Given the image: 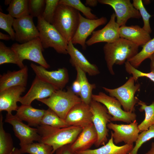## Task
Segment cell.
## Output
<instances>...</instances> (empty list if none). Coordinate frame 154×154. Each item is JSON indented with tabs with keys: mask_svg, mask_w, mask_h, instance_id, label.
<instances>
[{
	"mask_svg": "<svg viewBox=\"0 0 154 154\" xmlns=\"http://www.w3.org/2000/svg\"><path fill=\"white\" fill-rule=\"evenodd\" d=\"M37 128L40 137L39 142L52 146L53 154L59 147L72 143L83 129L78 126H70L57 128L42 124H40Z\"/></svg>",
	"mask_w": 154,
	"mask_h": 154,
	"instance_id": "cell-1",
	"label": "cell"
},
{
	"mask_svg": "<svg viewBox=\"0 0 154 154\" xmlns=\"http://www.w3.org/2000/svg\"><path fill=\"white\" fill-rule=\"evenodd\" d=\"M139 46L123 38L106 43L103 47L104 58L110 73L114 75V64L121 65L138 53Z\"/></svg>",
	"mask_w": 154,
	"mask_h": 154,
	"instance_id": "cell-2",
	"label": "cell"
},
{
	"mask_svg": "<svg viewBox=\"0 0 154 154\" xmlns=\"http://www.w3.org/2000/svg\"><path fill=\"white\" fill-rule=\"evenodd\" d=\"M80 13L71 6L58 4L54 13L52 25L68 42L77 29Z\"/></svg>",
	"mask_w": 154,
	"mask_h": 154,
	"instance_id": "cell-3",
	"label": "cell"
},
{
	"mask_svg": "<svg viewBox=\"0 0 154 154\" xmlns=\"http://www.w3.org/2000/svg\"><path fill=\"white\" fill-rule=\"evenodd\" d=\"M37 100L46 105L64 120L71 108L82 102L80 97L73 92L71 88H68L66 91L56 90L49 97Z\"/></svg>",
	"mask_w": 154,
	"mask_h": 154,
	"instance_id": "cell-4",
	"label": "cell"
},
{
	"mask_svg": "<svg viewBox=\"0 0 154 154\" xmlns=\"http://www.w3.org/2000/svg\"><path fill=\"white\" fill-rule=\"evenodd\" d=\"M37 27L44 48H52L59 54H68L67 49L68 42L52 24L45 21L41 16L37 17Z\"/></svg>",
	"mask_w": 154,
	"mask_h": 154,
	"instance_id": "cell-5",
	"label": "cell"
},
{
	"mask_svg": "<svg viewBox=\"0 0 154 154\" xmlns=\"http://www.w3.org/2000/svg\"><path fill=\"white\" fill-rule=\"evenodd\" d=\"M135 82L134 78L131 76L123 85L119 87L114 89L105 87L102 88L109 96L115 98L119 101L124 111L133 112L135 106L139 100L135 95L140 87V84H135Z\"/></svg>",
	"mask_w": 154,
	"mask_h": 154,
	"instance_id": "cell-6",
	"label": "cell"
},
{
	"mask_svg": "<svg viewBox=\"0 0 154 154\" xmlns=\"http://www.w3.org/2000/svg\"><path fill=\"white\" fill-rule=\"evenodd\" d=\"M90 106L92 114V122L98 134L97 141L94 145L98 147L108 141L109 130L107 125L111 122L112 116L106 107L98 102L92 100Z\"/></svg>",
	"mask_w": 154,
	"mask_h": 154,
	"instance_id": "cell-7",
	"label": "cell"
},
{
	"mask_svg": "<svg viewBox=\"0 0 154 154\" xmlns=\"http://www.w3.org/2000/svg\"><path fill=\"white\" fill-rule=\"evenodd\" d=\"M11 47L16 52L20 60L23 62L28 60L39 64L46 69L50 67L44 59L42 52L44 50L39 37L23 44L15 43Z\"/></svg>",
	"mask_w": 154,
	"mask_h": 154,
	"instance_id": "cell-8",
	"label": "cell"
},
{
	"mask_svg": "<svg viewBox=\"0 0 154 154\" xmlns=\"http://www.w3.org/2000/svg\"><path fill=\"white\" fill-rule=\"evenodd\" d=\"M92 100L103 104L111 116V121H120L130 123L136 120L137 115L134 112H127L121 108V104L114 97L102 92L93 94Z\"/></svg>",
	"mask_w": 154,
	"mask_h": 154,
	"instance_id": "cell-9",
	"label": "cell"
},
{
	"mask_svg": "<svg viewBox=\"0 0 154 154\" xmlns=\"http://www.w3.org/2000/svg\"><path fill=\"white\" fill-rule=\"evenodd\" d=\"M5 121L12 126L15 135L20 141V145L29 144L35 141H40V137L37 128H32L25 124L15 115L7 113Z\"/></svg>",
	"mask_w": 154,
	"mask_h": 154,
	"instance_id": "cell-10",
	"label": "cell"
},
{
	"mask_svg": "<svg viewBox=\"0 0 154 154\" xmlns=\"http://www.w3.org/2000/svg\"><path fill=\"white\" fill-rule=\"evenodd\" d=\"M98 3L111 7L114 10L116 22L120 27L125 25L130 18L139 19L141 17L138 10L129 0H98Z\"/></svg>",
	"mask_w": 154,
	"mask_h": 154,
	"instance_id": "cell-11",
	"label": "cell"
},
{
	"mask_svg": "<svg viewBox=\"0 0 154 154\" xmlns=\"http://www.w3.org/2000/svg\"><path fill=\"white\" fill-rule=\"evenodd\" d=\"M107 127L113 131H111V135L115 144L122 142L125 144H133L140 132L136 120L128 124H118L110 122L107 124Z\"/></svg>",
	"mask_w": 154,
	"mask_h": 154,
	"instance_id": "cell-12",
	"label": "cell"
},
{
	"mask_svg": "<svg viewBox=\"0 0 154 154\" xmlns=\"http://www.w3.org/2000/svg\"><path fill=\"white\" fill-rule=\"evenodd\" d=\"M107 21V18L102 17L95 19H90L84 17L80 13L79 21L76 31L71 41L74 44L80 45L84 50H86V39L99 26L104 25Z\"/></svg>",
	"mask_w": 154,
	"mask_h": 154,
	"instance_id": "cell-13",
	"label": "cell"
},
{
	"mask_svg": "<svg viewBox=\"0 0 154 154\" xmlns=\"http://www.w3.org/2000/svg\"><path fill=\"white\" fill-rule=\"evenodd\" d=\"M58 90L53 85L36 76L30 88L25 95L20 97L19 102L21 104L31 105L35 100L48 98Z\"/></svg>",
	"mask_w": 154,
	"mask_h": 154,
	"instance_id": "cell-14",
	"label": "cell"
},
{
	"mask_svg": "<svg viewBox=\"0 0 154 154\" xmlns=\"http://www.w3.org/2000/svg\"><path fill=\"white\" fill-rule=\"evenodd\" d=\"M33 17L28 15L15 19L13 27L15 31V40L20 44L39 37V32L35 25Z\"/></svg>",
	"mask_w": 154,
	"mask_h": 154,
	"instance_id": "cell-15",
	"label": "cell"
},
{
	"mask_svg": "<svg viewBox=\"0 0 154 154\" xmlns=\"http://www.w3.org/2000/svg\"><path fill=\"white\" fill-rule=\"evenodd\" d=\"M116 15L113 13L111 15L109 21L104 27L93 32L91 37L86 40V45L89 46L100 42L111 43L119 39L120 27L116 22Z\"/></svg>",
	"mask_w": 154,
	"mask_h": 154,
	"instance_id": "cell-16",
	"label": "cell"
},
{
	"mask_svg": "<svg viewBox=\"0 0 154 154\" xmlns=\"http://www.w3.org/2000/svg\"><path fill=\"white\" fill-rule=\"evenodd\" d=\"M30 66L36 76L53 85L58 90H62L68 82V72L65 68L49 71L44 67L33 63L31 64Z\"/></svg>",
	"mask_w": 154,
	"mask_h": 154,
	"instance_id": "cell-17",
	"label": "cell"
},
{
	"mask_svg": "<svg viewBox=\"0 0 154 154\" xmlns=\"http://www.w3.org/2000/svg\"><path fill=\"white\" fill-rule=\"evenodd\" d=\"M92 117L90 105L81 102L71 108L67 114L65 120L69 126L83 128L92 123Z\"/></svg>",
	"mask_w": 154,
	"mask_h": 154,
	"instance_id": "cell-18",
	"label": "cell"
},
{
	"mask_svg": "<svg viewBox=\"0 0 154 154\" xmlns=\"http://www.w3.org/2000/svg\"><path fill=\"white\" fill-rule=\"evenodd\" d=\"M67 51L70 56V63L72 66L79 67L89 76H94L100 73L97 66L90 63L83 54L74 46L71 41L68 42Z\"/></svg>",
	"mask_w": 154,
	"mask_h": 154,
	"instance_id": "cell-19",
	"label": "cell"
},
{
	"mask_svg": "<svg viewBox=\"0 0 154 154\" xmlns=\"http://www.w3.org/2000/svg\"><path fill=\"white\" fill-rule=\"evenodd\" d=\"M26 90L25 87H12L0 92V112L5 111L7 113L11 114L17 111L19 107L17 104L21 95Z\"/></svg>",
	"mask_w": 154,
	"mask_h": 154,
	"instance_id": "cell-20",
	"label": "cell"
},
{
	"mask_svg": "<svg viewBox=\"0 0 154 154\" xmlns=\"http://www.w3.org/2000/svg\"><path fill=\"white\" fill-rule=\"evenodd\" d=\"M28 68L27 65L18 71H8L0 75V92L9 88L27 85Z\"/></svg>",
	"mask_w": 154,
	"mask_h": 154,
	"instance_id": "cell-21",
	"label": "cell"
},
{
	"mask_svg": "<svg viewBox=\"0 0 154 154\" xmlns=\"http://www.w3.org/2000/svg\"><path fill=\"white\" fill-rule=\"evenodd\" d=\"M120 38H123L139 46H143L151 39L150 34L137 25L120 27Z\"/></svg>",
	"mask_w": 154,
	"mask_h": 154,
	"instance_id": "cell-22",
	"label": "cell"
},
{
	"mask_svg": "<svg viewBox=\"0 0 154 154\" xmlns=\"http://www.w3.org/2000/svg\"><path fill=\"white\" fill-rule=\"evenodd\" d=\"M97 139V133L92 123L83 128L77 139L71 144V147L74 152L86 150L95 145Z\"/></svg>",
	"mask_w": 154,
	"mask_h": 154,
	"instance_id": "cell-23",
	"label": "cell"
},
{
	"mask_svg": "<svg viewBox=\"0 0 154 154\" xmlns=\"http://www.w3.org/2000/svg\"><path fill=\"white\" fill-rule=\"evenodd\" d=\"M46 110L35 108L31 105H23L19 107L15 115L30 126L36 128L40 124Z\"/></svg>",
	"mask_w": 154,
	"mask_h": 154,
	"instance_id": "cell-24",
	"label": "cell"
},
{
	"mask_svg": "<svg viewBox=\"0 0 154 154\" xmlns=\"http://www.w3.org/2000/svg\"><path fill=\"white\" fill-rule=\"evenodd\" d=\"M134 146L133 144H126L120 146L116 145L111 135L107 142L99 148L75 152L76 154H128Z\"/></svg>",
	"mask_w": 154,
	"mask_h": 154,
	"instance_id": "cell-25",
	"label": "cell"
},
{
	"mask_svg": "<svg viewBox=\"0 0 154 154\" xmlns=\"http://www.w3.org/2000/svg\"><path fill=\"white\" fill-rule=\"evenodd\" d=\"M77 72L76 78L79 81L80 85L79 96L82 102L90 105L92 100V91L96 88L95 84H90L88 81L86 73L78 66L75 67Z\"/></svg>",
	"mask_w": 154,
	"mask_h": 154,
	"instance_id": "cell-26",
	"label": "cell"
},
{
	"mask_svg": "<svg viewBox=\"0 0 154 154\" xmlns=\"http://www.w3.org/2000/svg\"><path fill=\"white\" fill-rule=\"evenodd\" d=\"M5 63L16 64L21 69L25 66L15 51L11 47L7 46L4 43L0 41V65Z\"/></svg>",
	"mask_w": 154,
	"mask_h": 154,
	"instance_id": "cell-27",
	"label": "cell"
},
{
	"mask_svg": "<svg viewBox=\"0 0 154 154\" xmlns=\"http://www.w3.org/2000/svg\"><path fill=\"white\" fill-rule=\"evenodd\" d=\"M137 104L140 106L139 110L144 111L145 117L143 121L139 125L138 128L140 131L147 130L152 125H154V102L149 105L139 100Z\"/></svg>",
	"mask_w": 154,
	"mask_h": 154,
	"instance_id": "cell-28",
	"label": "cell"
},
{
	"mask_svg": "<svg viewBox=\"0 0 154 154\" xmlns=\"http://www.w3.org/2000/svg\"><path fill=\"white\" fill-rule=\"evenodd\" d=\"M154 53V38L142 46V50L128 61L134 67L137 68L146 59Z\"/></svg>",
	"mask_w": 154,
	"mask_h": 154,
	"instance_id": "cell-29",
	"label": "cell"
},
{
	"mask_svg": "<svg viewBox=\"0 0 154 154\" xmlns=\"http://www.w3.org/2000/svg\"><path fill=\"white\" fill-rule=\"evenodd\" d=\"M0 114V154H11L14 149L11 134L6 132L3 127V117Z\"/></svg>",
	"mask_w": 154,
	"mask_h": 154,
	"instance_id": "cell-30",
	"label": "cell"
},
{
	"mask_svg": "<svg viewBox=\"0 0 154 154\" xmlns=\"http://www.w3.org/2000/svg\"><path fill=\"white\" fill-rule=\"evenodd\" d=\"M28 0H11L7 11L15 19L29 15Z\"/></svg>",
	"mask_w": 154,
	"mask_h": 154,
	"instance_id": "cell-31",
	"label": "cell"
},
{
	"mask_svg": "<svg viewBox=\"0 0 154 154\" xmlns=\"http://www.w3.org/2000/svg\"><path fill=\"white\" fill-rule=\"evenodd\" d=\"M19 150L22 154H53V148L51 146L38 142L20 145Z\"/></svg>",
	"mask_w": 154,
	"mask_h": 154,
	"instance_id": "cell-32",
	"label": "cell"
},
{
	"mask_svg": "<svg viewBox=\"0 0 154 154\" xmlns=\"http://www.w3.org/2000/svg\"><path fill=\"white\" fill-rule=\"evenodd\" d=\"M40 124L63 128L69 126L65 120L60 118L53 111L48 108L46 110L41 121Z\"/></svg>",
	"mask_w": 154,
	"mask_h": 154,
	"instance_id": "cell-33",
	"label": "cell"
},
{
	"mask_svg": "<svg viewBox=\"0 0 154 154\" xmlns=\"http://www.w3.org/2000/svg\"><path fill=\"white\" fill-rule=\"evenodd\" d=\"M58 4L71 6L81 12L86 18L90 19L98 18L95 15L92 13L91 9L84 5L80 0H60Z\"/></svg>",
	"mask_w": 154,
	"mask_h": 154,
	"instance_id": "cell-34",
	"label": "cell"
},
{
	"mask_svg": "<svg viewBox=\"0 0 154 154\" xmlns=\"http://www.w3.org/2000/svg\"><path fill=\"white\" fill-rule=\"evenodd\" d=\"M132 4L134 7L139 12L142 17L143 25L142 28L150 34L152 32L149 23V19L152 15L147 11L142 0H133Z\"/></svg>",
	"mask_w": 154,
	"mask_h": 154,
	"instance_id": "cell-35",
	"label": "cell"
},
{
	"mask_svg": "<svg viewBox=\"0 0 154 154\" xmlns=\"http://www.w3.org/2000/svg\"><path fill=\"white\" fill-rule=\"evenodd\" d=\"M154 138V125L147 130L141 132L135 142V145L128 154H137L138 150L145 143Z\"/></svg>",
	"mask_w": 154,
	"mask_h": 154,
	"instance_id": "cell-36",
	"label": "cell"
},
{
	"mask_svg": "<svg viewBox=\"0 0 154 154\" xmlns=\"http://www.w3.org/2000/svg\"><path fill=\"white\" fill-rule=\"evenodd\" d=\"M14 19L9 14L0 12V28L7 33L13 40H15V33L12 28Z\"/></svg>",
	"mask_w": 154,
	"mask_h": 154,
	"instance_id": "cell-37",
	"label": "cell"
},
{
	"mask_svg": "<svg viewBox=\"0 0 154 154\" xmlns=\"http://www.w3.org/2000/svg\"><path fill=\"white\" fill-rule=\"evenodd\" d=\"M59 0H45V6L41 16L47 22L52 24L56 9L58 5Z\"/></svg>",
	"mask_w": 154,
	"mask_h": 154,
	"instance_id": "cell-38",
	"label": "cell"
},
{
	"mask_svg": "<svg viewBox=\"0 0 154 154\" xmlns=\"http://www.w3.org/2000/svg\"><path fill=\"white\" fill-rule=\"evenodd\" d=\"M45 6V0H29V15L33 18L42 16Z\"/></svg>",
	"mask_w": 154,
	"mask_h": 154,
	"instance_id": "cell-39",
	"label": "cell"
},
{
	"mask_svg": "<svg viewBox=\"0 0 154 154\" xmlns=\"http://www.w3.org/2000/svg\"><path fill=\"white\" fill-rule=\"evenodd\" d=\"M126 71L129 74H132L135 82L140 77H145L148 78L154 82V72L151 71L148 73L142 72L133 66L128 61L125 63Z\"/></svg>",
	"mask_w": 154,
	"mask_h": 154,
	"instance_id": "cell-40",
	"label": "cell"
},
{
	"mask_svg": "<svg viewBox=\"0 0 154 154\" xmlns=\"http://www.w3.org/2000/svg\"><path fill=\"white\" fill-rule=\"evenodd\" d=\"M71 144L66 145L59 147L56 151L55 154H76L71 148Z\"/></svg>",
	"mask_w": 154,
	"mask_h": 154,
	"instance_id": "cell-41",
	"label": "cell"
},
{
	"mask_svg": "<svg viewBox=\"0 0 154 154\" xmlns=\"http://www.w3.org/2000/svg\"><path fill=\"white\" fill-rule=\"evenodd\" d=\"M71 89L76 95L79 96L80 92V85L79 81L76 78L73 82Z\"/></svg>",
	"mask_w": 154,
	"mask_h": 154,
	"instance_id": "cell-42",
	"label": "cell"
},
{
	"mask_svg": "<svg viewBox=\"0 0 154 154\" xmlns=\"http://www.w3.org/2000/svg\"><path fill=\"white\" fill-rule=\"evenodd\" d=\"M98 2V1L97 0H86L85 4L87 6L95 7L97 5Z\"/></svg>",
	"mask_w": 154,
	"mask_h": 154,
	"instance_id": "cell-43",
	"label": "cell"
},
{
	"mask_svg": "<svg viewBox=\"0 0 154 154\" xmlns=\"http://www.w3.org/2000/svg\"><path fill=\"white\" fill-rule=\"evenodd\" d=\"M150 60V68L151 71L154 72V53L149 58Z\"/></svg>",
	"mask_w": 154,
	"mask_h": 154,
	"instance_id": "cell-44",
	"label": "cell"
},
{
	"mask_svg": "<svg viewBox=\"0 0 154 154\" xmlns=\"http://www.w3.org/2000/svg\"><path fill=\"white\" fill-rule=\"evenodd\" d=\"M0 39L5 40H9L11 39V38L9 35L5 34L0 32Z\"/></svg>",
	"mask_w": 154,
	"mask_h": 154,
	"instance_id": "cell-45",
	"label": "cell"
},
{
	"mask_svg": "<svg viewBox=\"0 0 154 154\" xmlns=\"http://www.w3.org/2000/svg\"><path fill=\"white\" fill-rule=\"evenodd\" d=\"M145 154H154V142H153L151 144L150 149Z\"/></svg>",
	"mask_w": 154,
	"mask_h": 154,
	"instance_id": "cell-46",
	"label": "cell"
},
{
	"mask_svg": "<svg viewBox=\"0 0 154 154\" xmlns=\"http://www.w3.org/2000/svg\"><path fill=\"white\" fill-rule=\"evenodd\" d=\"M11 154H22L21 152L19 149L17 148H15L13 150Z\"/></svg>",
	"mask_w": 154,
	"mask_h": 154,
	"instance_id": "cell-47",
	"label": "cell"
},
{
	"mask_svg": "<svg viewBox=\"0 0 154 154\" xmlns=\"http://www.w3.org/2000/svg\"><path fill=\"white\" fill-rule=\"evenodd\" d=\"M11 0H6L5 1V4L6 5H9L10 3Z\"/></svg>",
	"mask_w": 154,
	"mask_h": 154,
	"instance_id": "cell-48",
	"label": "cell"
}]
</instances>
